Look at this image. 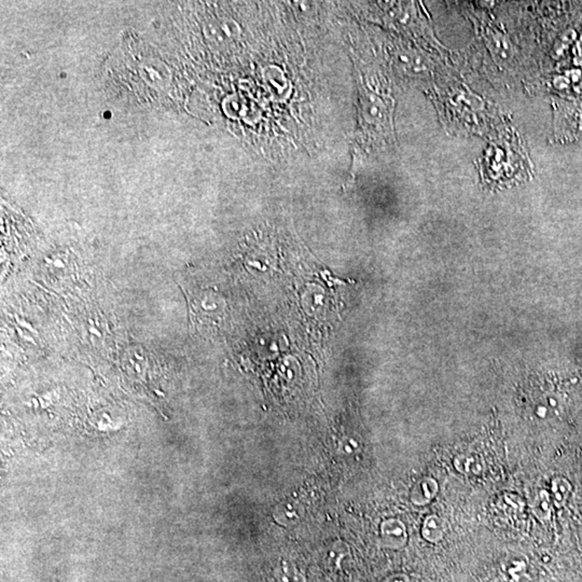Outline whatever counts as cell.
Returning a JSON list of instances; mask_svg holds the SVG:
<instances>
[{
  "mask_svg": "<svg viewBox=\"0 0 582 582\" xmlns=\"http://www.w3.org/2000/svg\"><path fill=\"white\" fill-rule=\"evenodd\" d=\"M389 108L384 99L370 91H361V124L367 132L386 130Z\"/></svg>",
  "mask_w": 582,
  "mask_h": 582,
  "instance_id": "6da1fadb",
  "label": "cell"
},
{
  "mask_svg": "<svg viewBox=\"0 0 582 582\" xmlns=\"http://www.w3.org/2000/svg\"><path fill=\"white\" fill-rule=\"evenodd\" d=\"M408 541L406 525L399 518H387L381 525V542L387 549H402Z\"/></svg>",
  "mask_w": 582,
  "mask_h": 582,
  "instance_id": "7a4b0ae2",
  "label": "cell"
},
{
  "mask_svg": "<svg viewBox=\"0 0 582 582\" xmlns=\"http://www.w3.org/2000/svg\"><path fill=\"white\" fill-rule=\"evenodd\" d=\"M305 509L295 500H285L274 508L273 518L279 525L290 528L295 526L302 520Z\"/></svg>",
  "mask_w": 582,
  "mask_h": 582,
  "instance_id": "3957f363",
  "label": "cell"
},
{
  "mask_svg": "<svg viewBox=\"0 0 582 582\" xmlns=\"http://www.w3.org/2000/svg\"><path fill=\"white\" fill-rule=\"evenodd\" d=\"M439 486L435 479L425 476L417 481L416 484L411 490V500L416 506H426L436 497L438 494Z\"/></svg>",
  "mask_w": 582,
  "mask_h": 582,
  "instance_id": "277c9868",
  "label": "cell"
},
{
  "mask_svg": "<svg viewBox=\"0 0 582 582\" xmlns=\"http://www.w3.org/2000/svg\"><path fill=\"white\" fill-rule=\"evenodd\" d=\"M572 490H573V486H572L571 481H568L564 476L554 478L551 482V488H550V495H551L554 506L556 508H563L571 497Z\"/></svg>",
  "mask_w": 582,
  "mask_h": 582,
  "instance_id": "5b68a950",
  "label": "cell"
},
{
  "mask_svg": "<svg viewBox=\"0 0 582 582\" xmlns=\"http://www.w3.org/2000/svg\"><path fill=\"white\" fill-rule=\"evenodd\" d=\"M446 534V524L437 514L427 516L423 524L422 535L427 541L437 544L444 539Z\"/></svg>",
  "mask_w": 582,
  "mask_h": 582,
  "instance_id": "8992f818",
  "label": "cell"
},
{
  "mask_svg": "<svg viewBox=\"0 0 582 582\" xmlns=\"http://www.w3.org/2000/svg\"><path fill=\"white\" fill-rule=\"evenodd\" d=\"M454 466L460 474L472 476L483 472L484 464L479 455L460 454L455 458Z\"/></svg>",
  "mask_w": 582,
  "mask_h": 582,
  "instance_id": "52a82bcc",
  "label": "cell"
},
{
  "mask_svg": "<svg viewBox=\"0 0 582 582\" xmlns=\"http://www.w3.org/2000/svg\"><path fill=\"white\" fill-rule=\"evenodd\" d=\"M276 582H307L305 574L291 563H281L274 569Z\"/></svg>",
  "mask_w": 582,
  "mask_h": 582,
  "instance_id": "ba28073f",
  "label": "cell"
},
{
  "mask_svg": "<svg viewBox=\"0 0 582 582\" xmlns=\"http://www.w3.org/2000/svg\"><path fill=\"white\" fill-rule=\"evenodd\" d=\"M552 506H553V502H552L550 492L541 490L533 500L534 514L540 521H548L552 514Z\"/></svg>",
  "mask_w": 582,
  "mask_h": 582,
  "instance_id": "9c48e42d",
  "label": "cell"
},
{
  "mask_svg": "<svg viewBox=\"0 0 582 582\" xmlns=\"http://www.w3.org/2000/svg\"><path fill=\"white\" fill-rule=\"evenodd\" d=\"M349 555H351V550H349V545L347 542L339 540V541L333 542L330 549L328 550V563L330 564L331 567L335 569H341V563L347 556Z\"/></svg>",
  "mask_w": 582,
  "mask_h": 582,
  "instance_id": "30bf717a",
  "label": "cell"
},
{
  "mask_svg": "<svg viewBox=\"0 0 582 582\" xmlns=\"http://www.w3.org/2000/svg\"><path fill=\"white\" fill-rule=\"evenodd\" d=\"M359 450V444L355 439L343 438L340 442L339 451L345 456H351Z\"/></svg>",
  "mask_w": 582,
  "mask_h": 582,
  "instance_id": "8fae6325",
  "label": "cell"
},
{
  "mask_svg": "<svg viewBox=\"0 0 582 582\" xmlns=\"http://www.w3.org/2000/svg\"><path fill=\"white\" fill-rule=\"evenodd\" d=\"M383 582H411V579L409 578V576L399 573L389 576Z\"/></svg>",
  "mask_w": 582,
  "mask_h": 582,
  "instance_id": "7c38bea8",
  "label": "cell"
}]
</instances>
